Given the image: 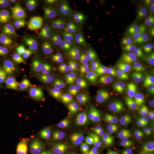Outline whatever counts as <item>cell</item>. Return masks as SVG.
Segmentation results:
<instances>
[{
	"label": "cell",
	"mask_w": 154,
	"mask_h": 154,
	"mask_svg": "<svg viewBox=\"0 0 154 154\" xmlns=\"http://www.w3.org/2000/svg\"><path fill=\"white\" fill-rule=\"evenodd\" d=\"M48 82L64 102H72L75 97L76 88L72 79L60 72L48 75Z\"/></svg>",
	"instance_id": "obj_4"
},
{
	"label": "cell",
	"mask_w": 154,
	"mask_h": 154,
	"mask_svg": "<svg viewBox=\"0 0 154 154\" xmlns=\"http://www.w3.org/2000/svg\"></svg>",
	"instance_id": "obj_53"
},
{
	"label": "cell",
	"mask_w": 154,
	"mask_h": 154,
	"mask_svg": "<svg viewBox=\"0 0 154 154\" xmlns=\"http://www.w3.org/2000/svg\"><path fill=\"white\" fill-rule=\"evenodd\" d=\"M22 32L18 22L12 19L0 21V47H9L16 44L22 37Z\"/></svg>",
	"instance_id": "obj_6"
},
{
	"label": "cell",
	"mask_w": 154,
	"mask_h": 154,
	"mask_svg": "<svg viewBox=\"0 0 154 154\" xmlns=\"http://www.w3.org/2000/svg\"><path fill=\"white\" fill-rule=\"evenodd\" d=\"M51 99L49 93L45 90H41L34 94L32 96V101L34 108L39 111L45 110Z\"/></svg>",
	"instance_id": "obj_13"
},
{
	"label": "cell",
	"mask_w": 154,
	"mask_h": 154,
	"mask_svg": "<svg viewBox=\"0 0 154 154\" xmlns=\"http://www.w3.org/2000/svg\"><path fill=\"white\" fill-rule=\"evenodd\" d=\"M149 39V41H151V42L152 44L154 45V37H152V38H151Z\"/></svg>",
	"instance_id": "obj_51"
},
{
	"label": "cell",
	"mask_w": 154,
	"mask_h": 154,
	"mask_svg": "<svg viewBox=\"0 0 154 154\" xmlns=\"http://www.w3.org/2000/svg\"><path fill=\"white\" fill-rule=\"evenodd\" d=\"M5 63V66L15 72L24 73L34 72L29 56L20 47H14L6 51Z\"/></svg>",
	"instance_id": "obj_5"
},
{
	"label": "cell",
	"mask_w": 154,
	"mask_h": 154,
	"mask_svg": "<svg viewBox=\"0 0 154 154\" xmlns=\"http://www.w3.org/2000/svg\"><path fill=\"white\" fill-rule=\"evenodd\" d=\"M149 51H147L146 53H145L144 54H140V55H134L133 54L131 55L129 58V60L130 61L131 63H132L135 66H138V67H143V66H144V62H143V58H144V55H146Z\"/></svg>",
	"instance_id": "obj_36"
},
{
	"label": "cell",
	"mask_w": 154,
	"mask_h": 154,
	"mask_svg": "<svg viewBox=\"0 0 154 154\" xmlns=\"http://www.w3.org/2000/svg\"><path fill=\"white\" fill-rule=\"evenodd\" d=\"M137 136L138 142L144 143L152 142L150 138H149V135L146 131L141 121L139 122L137 125Z\"/></svg>",
	"instance_id": "obj_30"
},
{
	"label": "cell",
	"mask_w": 154,
	"mask_h": 154,
	"mask_svg": "<svg viewBox=\"0 0 154 154\" xmlns=\"http://www.w3.org/2000/svg\"><path fill=\"white\" fill-rule=\"evenodd\" d=\"M19 9L18 2L14 0H0V14L9 16L16 13Z\"/></svg>",
	"instance_id": "obj_15"
},
{
	"label": "cell",
	"mask_w": 154,
	"mask_h": 154,
	"mask_svg": "<svg viewBox=\"0 0 154 154\" xmlns=\"http://www.w3.org/2000/svg\"><path fill=\"white\" fill-rule=\"evenodd\" d=\"M102 91H103L102 89L98 85L95 84H88L85 88L83 98L86 102H87Z\"/></svg>",
	"instance_id": "obj_23"
},
{
	"label": "cell",
	"mask_w": 154,
	"mask_h": 154,
	"mask_svg": "<svg viewBox=\"0 0 154 154\" xmlns=\"http://www.w3.org/2000/svg\"><path fill=\"white\" fill-rule=\"evenodd\" d=\"M151 75L154 77V68H153V69L151 70Z\"/></svg>",
	"instance_id": "obj_52"
},
{
	"label": "cell",
	"mask_w": 154,
	"mask_h": 154,
	"mask_svg": "<svg viewBox=\"0 0 154 154\" xmlns=\"http://www.w3.org/2000/svg\"><path fill=\"white\" fill-rule=\"evenodd\" d=\"M137 132L131 129L126 136L119 141V142L124 146H132L138 143Z\"/></svg>",
	"instance_id": "obj_28"
},
{
	"label": "cell",
	"mask_w": 154,
	"mask_h": 154,
	"mask_svg": "<svg viewBox=\"0 0 154 154\" xmlns=\"http://www.w3.org/2000/svg\"><path fill=\"white\" fill-rule=\"evenodd\" d=\"M104 117H105V119L106 121L109 122L111 124L115 126H120L121 125V123H119V122L116 119V117L110 113H109L107 111L105 112Z\"/></svg>",
	"instance_id": "obj_41"
},
{
	"label": "cell",
	"mask_w": 154,
	"mask_h": 154,
	"mask_svg": "<svg viewBox=\"0 0 154 154\" xmlns=\"http://www.w3.org/2000/svg\"><path fill=\"white\" fill-rule=\"evenodd\" d=\"M22 19L24 34L29 39L46 38L52 34L53 28L49 19L38 10L30 11Z\"/></svg>",
	"instance_id": "obj_1"
},
{
	"label": "cell",
	"mask_w": 154,
	"mask_h": 154,
	"mask_svg": "<svg viewBox=\"0 0 154 154\" xmlns=\"http://www.w3.org/2000/svg\"><path fill=\"white\" fill-rule=\"evenodd\" d=\"M106 70L110 73L111 76L112 77V78L114 79L116 83L121 88V86L123 83V75L121 72L117 69L113 68H108Z\"/></svg>",
	"instance_id": "obj_35"
},
{
	"label": "cell",
	"mask_w": 154,
	"mask_h": 154,
	"mask_svg": "<svg viewBox=\"0 0 154 154\" xmlns=\"http://www.w3.org/2000/svg\"><path fill=\"white\" fill-rule=\"evenodd\" d=\"M78 71L80 73L86 76H88L90 77H95L97 75L96 73L93 70L88 66H78L77 67Z\"/></svg>",
	"instance_id": "obj_38"
},
{
	"label": "cell",
	"mask_w": 154,
	"mask_h": 154,
	"mask_svg": "<svg viewBox=\"0 0 154 154\" xmlns=\"http://www.w3.org/2000/svg\"><path fill=\"white\" fill-rule=\"evenodd\" d=\"M116 44V50L119 54V58H126L130 54V45L125 39L116 38L114 39Z\"/></svg>",
	"instance_id": "obj_19"
},
{
	"label": "cell",
	"mask_w": 154,
	"mask_h": 154,
	"mask_svg": "<svg viewBox=\"0 0 154 154\" xmlns=\"http://www.w3.org/2000/svg\"><path fill=\"white\" fill-rule=\"evenodd\" d=\"M147 35L149 39L154 37V26H152L148 29L147 31Z\"/></svg>",
	"instance_id": "obj_48"
},
{
	"label": "cell",
	"mask_w": 154,
	"mask_h": 154,
	"mask_svg": "<svg viewBox=\"0 0 154 154\" xmlns=\"http://www.w3.org/2000/svg\"><path fill=\"white\" fill-rule=\"evenodd\" d=\"M76 6L74 2L70 0H56L51 3V10L57 21L67 20L74 11Z\"/></svg>",
	"instance_id": "obj_9"
},
{
	"label": "cell",
	"mask_w": 154,
	"mask_h": 154,
	"mask_svg": "<svg viewBox=\"0 0 154 154\" xmlns=\"http://www.w3.org/2000/svg\"><path fill=\"white\" fill-rule=\"evenodd\" d=\"M149 81H150V82H151V83L153 85V86H154V76H152V75H150L149 77Z\"/></svg>",
	"instance_id": "obj_50"
},
{
	"label": "cell",
	"mask_w": 154,
	"mask_h": 154,
	"mask_svg": "<svg viewBox=\"0 0 154 154\" xmlns=\"http://www.w3.org/2000/svg\"><path fill=\"white\" fill-rule=\"evenodd\" d=\"M25 118L29 123L33 126H44L49 123L46 116L34 107L28 108L25 113Z\"/></svg>",
	"instance_id": "obj_12"
},
{
	"label": "cell",
	"mask_w": 154,
	"mask_h": 154,
	"mask_svg": "<svg viewBox=\"0 0 154 154\" xmlns=\"http://www.w3.org/2000/svg\"><path fill=\"white\" fill-rule=\"evenodd\" d=\"M18 2L20 4H22V5L23 6L30 5L34 2V1L32 0H20L18 1Z\"/></svg>",
	"instance_id": "obj_49"
},
{
	"label": "cell",
	"mask_w": 154,
	"mask_h": 154,
	"mask_svg": "<svg viewBox=\"0 0 154 154\" xmlns=\"http://www.w3.org/2000/svg\"><path fill=\"white\" fill-rule=\"evenodd\" d=\"M86 45L85 35L78 33H69L59 40L55 50L57 58L63 61H70L81 57Z\"/></svg>",
	"instance_id": "obj_2"
},
{
	"label": "cell",
	"mask_w": 154,
	"mask_h": 154,
	"mask_svg": "<svg viewBox=\"0 0 154 154\" xmlns=\"http://www.w3.org/2000/svg\"><path fill=\"white\" fill-rule=\"evenodd\" d=\"M103 139V135L97 128L90 127L86 130L82 143L85 149H96Z\"/></svg>",
	"instance_id": "obj_10"
},
{
	"label": "cell",
	"mask_w": 154,
	"mask_h": 154,
	"mask_svg": "<svg viewBox=\"0 0 154 154\" xmlns=\"http://www.w3.org/2000/svg\"><path fill=\"white\" fill-rule=\"evenodd\" d=\"M103 50L105 55L109 58H114L118 59L119 58V54L116 50L114 39L106 41L103 42Z\"/></svg>",
	"instance_id": "obj_22"
},
{
	"label": "cell",
	"mask_w": 154,
	"mask_h": 154,
	"mask_svg": "<svg viewBox=\"0 0 154 154\" xmlns=\"http://www.w3.org/2000/svg\"><path fill=\"white\" fill-rule=\"evenodd\" d=\"M138 103L142 105L154 107V95L147 94L145 95Z\"/></svg>",
	"instance_id": "obj_39"
},
{
	"label": "cell",
	"mask_w": 154,
	"mask_h": 154,
	"mask_svg": "<svg viewBox=\"0 0 154 154\" xmlns=\"http://www.w3.org/2000/svg\"><path fill=\"white\" fill-rule=\"evenodd\" d=\"M130 130L131 129L128 127L124 126L122 127L120 130L117 133V135H116V138L118 142L125 138L130 131Z\"/></svg>",
	"instance_id": "obj_42"
},
{
	"label": "cell",
	"mask_w": 154,
	"mask_h": 154,
	"mask_svg": "<svg viewBox=\"0 0 154 154\" xmlns=\"http://www.w3.org/2000/svg\"><path fill=\"white\" fill-rule=\"evenodd\" d=\"M78 154H107L102 149H83L78 152Z\"/></svg>",
	"instance_id": "obj_40"
},
{
	"label": "cell",
	"mask_w": 154,
	"mask_h": 154,
	"mask_svg": "<svg viewBox=\"0 0 154 154\" xmlns=\"http://www.w3.org/2000/svg\"><path fill=\"white\" fill-rule=\"evenodd\" d=\"M132 88L135 90L139 93L142 94L143 92V85L142 82H134L129 80Z\"/></svg>",
	"instance_id": "obj_46"
},
{
	"label": "cell",
	"mask_w": 154,
	"mask_h": 154,
	"mask_svg": "<svg viewBox=\"0 0 154 154\" xmlns=\"http://www.w3.org/2000/svg\"><path fill=\"white\" fill-rule=\"evenodd\" d=\"M100 57H101V56L99 55L97 51H96L95 50L91 51L88 53V55L85 56L83 58L81 64H79V66H88V65L92 64L97 60H98Z\"/></svg>",
	"instance_id": "obj_29"
},
{
	"label": "cell",
	"mask_w": 154,
	"mask_h": 154,
	"mask_svg": "<svg viewBox=\"0 0 154 154\" xmlns=\"http://www.w3.org/2000/svg\"><path fill=\"white\" fill-rule=\"evenodd\" d=\"M129 154H154V149L151 146L143 143L132 149Z\"/></svg>",
	"instance_id": "obj_32"
},
{
	"label": "cell",
	"mask_w": 154,
	"mask_h": 154,
	"mask_svg": "<svg viewBox=\"0 0 154 154\" xmlns=\"http://www.w3.org/2000/svg\"><path fill=\"white\" fill-rule=\"evenodd\" d=\"M135 109L142 116L149 119H154V107L142 105L138 103L135 107Z\"/></svg>",
	"instance_id": "obj_26"
},
{
	"label": "cell",
	"mask_w": 154,
	"mask_h": 154,
	"mask_svg": "<svg viewBox=\"0 0 154 154\" xmlns=\"http://www.w3.org/2000/svg\"><path fill=\"white\" fill-rule=\"evenodd\" d=\"M86 66L91 68L97 75L103 71L105 66V61L102 57H100L99 59L94 62L92 64Z\"/></svg>",
	"instance_id": "obj_33"
},
{
	"label": "cell",
	"mask_w": 154,
	"mask_h": 154,
	"mask_svg": "<svg viewBox=\"0 0 154 154\" xmlns=\"http://www.w3.org/2000/svg\"><path fill=\"white\" fill-rule=\"evenodd\" d=\"M107 111L109 113L112 114V116H114L116 117V119L119 122L121 125H123V124L126 123V122H127V117L124 113L123 114H116V113H113V112H111L110 110H107Z\"/></svg>",
	"instance_id": "obj_45"
},
{
	"label": "cell",
	"mask_w": 154,
	"mask_h": 154,
	"mask_svg": "<svg viewBox=\"0 0 154 154\" xmlns=\"http://www.w3.org/2000/svg\"><path fill=\"white\" fill-rule=\"evenodd\" d=\"M88 30L91 35L95 37L105 38L109 35V34L106 33L101 28H99L97 23L94 21L93 20L88 17Z\"/></svg>",
	"instance_id": "obj_21"
},
{
	"label": "cell",
	"mask_w": 154,
	"mask_h": 154,
	"mask_svg": "<svg viewBox=\"0 0 154 154\" xmlns=\"http://www.w3.org/2000/svg\"><path fill=\"white\" fill-rule=\"evenodd\" d=\"M65 107V102L61 98L51 99L50 103L45 109L46 116L53 118L57 116Z\"/></svg>",
	"instance_id": "obj_16"
},
{
	"label": "cell",
	"mask_w": 154,
	"mask_h": 154,
	"mask_svg": "<svg viewBox=\"0 0 154 154\" xmlns=\"http://www.w3.org/2000/svg\"><path fill=\"white\" fill-rule=\"evenodd\" d=\"M107 102V98L105 93L102 91L101 93L97 95L93 98L90 99L89 101L86 102L87 106L91 110H97Z\"/></svg>",
	"instance_id": "obj_20"
},
{
	"label": "cell",
	"mask_w": 154,
	"mask_h": 154,
	"mask_svg": "<svg viewBox=\"0 0 154 154\" xmlns=\"http://www.w3.org/2000/svg\"><path fill=\"white\" fill-rule=\"evenodd\" d=\"M109 110L111 112H112L113 113H116V114H123L124 113L123 109L119 106H116Z\"/></svg>",
	"instance_id": "obj_47"
},
{
	"label": "cell",
	"mask_w": 154,
	"mask_h": 154,
	"mask_svg": "<svg viewBox=\"0 0 154 154\" xmlns=\"http://www.w3.org/2000/svg\"><path fill=\"white\" fill-rule=\"evenodd\" d=\"M120 90V94L122 96L130 100H137L140 98L142 95V94L138 93L132 88L129 80L122 83Z\"/></svg>",
	"instance_id": "obj_17"
},
{
	"label": "cell",
	"mask_w": 154,
	"mask_h": 154,
	"mask_svg": "<svg viewBox=\"0 0 154 154\" xmlns=\"http://www.w3.org/2000/svg\"><path fill=\"white\" fill-rule=\"evenodd\" d=\"M131 20L133 26V32L142 33L144 29V23L143 20L134 8L132 9Z\"/></svg>",
	"instance_id": "obj_24"
},
{
	"label": "cell",
	"mask_w": 154,
	"mask_h": 154,
	"mask_svg": "<svg viewBox=\"0 0 154 154\" xmlns=\"http://www.w3.org/2000/svg\"><path fill=\"white\" fill-rule=\"evenodd\" d=\"M0 86L11 93H17L24 90L26 83L17 72L6 66L0 69Z\"/></svg>",
	"instance_id": "obj_7"
},
{
	"label": "cell",
	"mask_w": 154,
	"mask_h": 154,
	"mask_svg": "<svg viewBox=\"0 0 154 154\" xmlns=\"http://www.w3.org/2000/svg\"><path fill=\"white\" fill-rule=\"evenodd\" d=\"M142 125L144 127L146 131L147 135H149V138L151 140V141L154 140V126L149 122L146 121H141Z\"/></svg>",
	"instance_id": "obj_37"
},
{
	"label": "cell",
	"mask_w": 154,
	"mask_h": 154,
	"mask_svg": "<svg viewBox=\"0 0 154 154\" xmlns=\"http://www.w3.org/2000/svg\"><path fill=\"white\" fill-rule=\"evenodd\" d=\"M103 80L106 86L111 91L116 92L120 89V86L116 83L114 79L111 76L110 73L107 70H106L105 71Z\"/></svg>",
	"instance_id": "obj_27"
},
{
	"label": "cell",
	"mask_w": 154,
	"mask_h": 154,
	"mask_svg": "<svg viewBox=\"0 0 154 154\" xmlns=\"http://www.w3.org/2000/svg\"><path fill=\"white\" fill-rule=\"evenodd\" d=\"M52 45L49 39H41L32 41L28 46L29 53L34 57H39L49 53Z\"/></svg>",
	"instance_id": "obj_11"
},
{
	"label": "cell",
	"mask_w": 154,
	"mask_h": 154,
	"mask_svg": "<svg viewBox=\"0 0 154 154\" xmlns=\"http://www.w3.org/2000/svg\"><path fill=\"white\" fill-rule=\"evenodd\" d=\"M90 17L93 20L97 25L109 35L112 32L114 25L107 17L100 14L90 15Z\"/></svg>",
	"instance_id": "obj_18"
},
{
	"label": "cell",
	"mask_w": 154,
	"mask_h": 154,
	"mask_svg": "<svg viewBox=\"0 0 154 154\" xmlns=\"http://www.w3.org/2000/svg\"><path fill=\"white\" fill-rule=\"evenodd\" d=\"M17 106L16 99L11 94L0 91V111L10 112Z\"/></svg>",
	"instance_id": "obj_14"
},
{
	"label": "cell",
	"mask_w": 154,
	"mask_h": 154,
	"mask_svg": "<svg viewBox=\"0 0 154 154\" xmlns=\"http://www.w3.org/2000/svg\"><path fill=\"white\" fill-rule=\"evenodd\" d=\"M5 136L13 149H16L25 148L32 139L28 127L18 119H13L8 122L6 128Z\"/></svg>",
	"instance_id": "obj_3"
},
{
	"label": "cell",
	"mask_w": 154,
	"mask_h": 154,
	"mask_svg": "<svg viewBox=\"0 0 154 154\" xmlns=\"http://www.w3.org/2000/svg\"><path fill=\"white\" fill-rule=\"evenodd\" d=\"M13 148L8 140L0 135V154H13Z\"/></svg>",
	"instance_id": "obj_31"
},
{
	"label": "cell",
	"mask_w": 154,
	"mask_h": 154,
	"mask_svg": "<svg viewBox=\"0 0 154 154\" xmlns=\"http://www.w3.org/2000/svg\"><path fill=\"white\" fill-rule=\"evenodd\" d=\"M154 58V54L153 52L151 50H149V52L144 55L143 58V62L144 66H149L150 65L152 61Z\"/></svg>",
	"instance_id": "obj_44"
},
{
	"label": "cell",
	"mask_w": 154,
	"mask_h": 154,
	"mask_svg": "<svg viewBox=\"0 0 154 154\" xmlns=\"http://www.w3.org/2000/svg\"><path fill=\"white\" fill-rule=\"evenodd\" d=\"M147 46L145 45H138L134 49V55H140L149 50Z\"/></svg>",
	"instance_id": "obj_43"
},
{
	"label": "cell",
	"mask_w": 154,
	"mask_h": 154,
	"mask_svg": "<svg viewBox=\"0 0 154 154\" xmlns=\"http://www.w3.org/2000/svg\"><path fill=\"white\" fill-rule=\"evenodd\" d=\"M91 5L98 8H106L113 5L116 1L112 0H94L90 2Z\"/></svg>",
	"instance_id": "obj_34"
},
{
	"label": "cell",
	"mask_w": 154,
	"mask_h": 154,
	"mask_svg": "<svg viewBox=\"0 0 154 154\" xmlns=\"http://www.w3.org/2000/svg\"><path fill=\"white\" fill-rule=\"evenodd\" d=\"M86 130V127L78 119L74 118L68 119L63 126L64 141L71 146L82 143Z\"/></svg>",
	"instance_id": "obj_8"
},
{
	"label": "cell",
	"mask_w": 154,
	"mask_h": 154,
	"mask_svg": "<svg viewBox=\"0 0 154 154\" xmlns=\"http://www.w3.org/2000/svg\"><path fill=\"white\" fill-rule=\"evenodd\" d=\"M132 9L131 7H126L120 11L118 17V26L122 30H125L127 21L131 16Z\"/></svg>",
	"instance_id": "obj_25"
}]
</instances>
